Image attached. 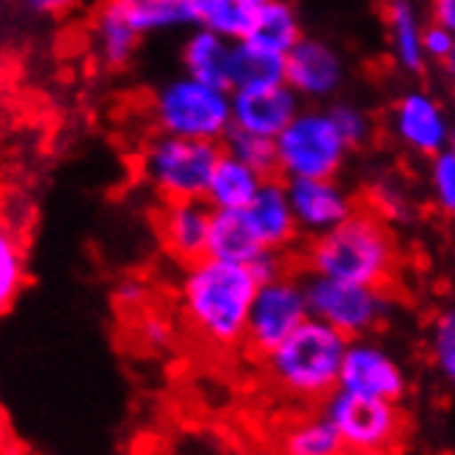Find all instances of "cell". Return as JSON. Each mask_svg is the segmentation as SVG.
<instances>
[{
  "mask_svg": "<svg viewBox=\"0 0 455 455\" xmlns=\"http://www.w3.org/2000/svg\"><path fill=\"white\" fill-rule=\"evenodd\" d=\"M251 265L202 257L182 265L177 282V309L182 329L207 351H243L251 304L259 290Z\"/></svg>",
  "mask_w": 455,
  "mask_h": 455,
  "instance_id": "6da1fadb",
  "label": "cell"
},
{
  "mask_svg": "<svg viewBox=\"0 0 455 455\" xmlns=\"http://www.w3.org/2000/svg\"><path fill=\"white\" fill-rule=\"evenodd\" d=\"M299 262L307 276H329L372 287H389L400 267L397 240L379 212L359 204L354 216L323 235H312L299 249Z\"/></svg>",
  "mask_w": 455,
  "mask_h": 455,
  "instance_id": "7a4b0ae2",
  "label": "cell"
},
{
  "mask_svg": "<svg viewBox=\"0 0 455 455\" xmlns=\"http://www.w3.org/2000/svg\"><path fill=\"white\" fill-rule=\"evenodd\" d=\"M347 339L317 317H309L276 351L262 359L267 384L296 403L320 406L339 387Z\"/></svg>",
  "mask_w": 455,
  "mask_h": 455,
  "instance_id": "3957f363",
  "label": "cell"
},
{
  "mask_svg": "<svg viewBox=\"0 0 455 455\" xmlns=\"http://www.w3.org/2000/svg\"><path fill=\"white\" fill-rule=\"evenodd\" d=\"M149 116L157 132L224 144L232 130V92L182 72L152 94Z\"/></svg>",
  "mask_w": 455,
  "mask_h": 455,
  "instance_id": "277c9868",
  "label": "cell"
},
{
  "mask_svg": "<svg viewBox=\"0 0 455 455\" xmlns=\"http://www.w3.org/2000/svg\"><path fill=\"white\" fill-rule=\"evenodd\" d=\"M224 144L155 132L141 149L139 174L160 202L204 199Z\"/></svg>",
  "mask_w": 455,
  "mask_h": 455,
  "instance_id": "5b68a950",
  "label": "cell"
},
{
  "mask_svg": "<svg viewBox=\"0 0 455 455\" xmlns=\"http://www.w3.org/2000/svg\"><path fill=\"white\" fill-rule=\"evenodd\" d=\"M279 177H337L345 166L351 144L334 124L329 108H301L279 136Z\"/></svg>",
  "mask_w": 455,
  "mask_h": 455,
  "instance_id": "8992f818",
  "label": "cell"
},
{
  "mask_svg": "<svg viewBox=\"0 0 455 455\" xmlns=\"http://www.w3.org/2000/svg\"><path fill=\"white\" fill-rule=\"evenodd\" d=\"M320 411L334 422L347 455H387L406 431V417L395 400L339 387L320 403Z\"/></svg>",
  "mask_w": 455,
  "mask_h": 455,
  "instance_id": "52a82bcc",
  "label": "cell"
},
{
  "mask_svg": "<svg viewBox=\"0 0 455 455\" xmlns=\"http://www.w3.org/2000/svg\"><path fill=\"white\" fill-rule=\"evenodd\" d=\"M307 296L312 317L323 320L347 339L376 334L381 326H387L395 309L389 287H372L329 276H307Z\"/></svg>",
  "mask_w": 455,
  "mask_h": 455,
  "instance_id": "ba28073f",
  "label": "cell"
},
{
  "mask_svg": "<svg viewBox=\"0 0 455 455\" xmlns=\"http://www.w3.org/2000/svg\"><path fill=\"white\" fill-rule=\"evenodd\" d=\"M309 317L312 312H309V296H307V276L287 267L279 276L259 284L257 299L251 304V315H249L243 351L251 359L262 362L301 323H307Z\"/></svg>",
  "mask_w": 455,
  "mask_h": 455,
  "instance_id": "9c48e42d",
  "label": "cell"
},
{
  "mask_svg": "<svg viewBox=\"0 0 455 455\" xmlns=\"http://www.w3.org/2000/svg\"><path fill=\"white\" fill-rule=\"evenodd\" d=\"M389 130L400 147L427 160L455 141L444 105L431 92L422 89H411L403 97H397V102L389 108Z\"/></svg>",
  "mask_w": 455,
  "mask_h": 455,
  "instance_id": "30bf717a",
  "label": "cell"
},
{
  "mask_svg": "<svg viewBox=\"0 0 455 455\" xmlns=\"http://www.w3.org/2000/svg\"><path fill=\"white\" fill-rule=\"evenodd\" d=\"M339 389L400 403L409 392V379L403 364L381 342L362 337V339H351V345H347L342 372H339Z\"/></svg>",
  "mask_w": 455,
  "mask_h": 455,
  "instance_id": "8fae6325",
  "label": "cell"
},
{
  "mask_svg": "<svg viewBox=\"0 0 455 455\" xmlns=\"http://www.w3.org/2000/svg\"><path fill=\"white\" fill-rule=\"evenodd\" d=\"M212 216H216V210L210 207L207 199L160 202L155 210V235L174 262L191 265L207 257Z\"/></svg>",
  "mask_w": 455,
  "mask_h": 455,
  "instance_id": "7c38bea8",
  "label": "cell"
},
{
  "mask_svg": "<svg viewBox=\"0 0 455 455\" xmlns=\"http://www.w3.org/2000/svg\"><path fill=\"white\" fill-rule=\"evenodd\" d=\"M301 97L284 80L232 89V127L276 139L299 116Z\"/></svg>",
  "mask_w": 455,
  "mask_h": 455,
  "instance_id": "4fadbf2b",
  "label": "cell"
},
{
  "mask_svg": "<svg viewBox=\"0 0 455 455\" xmlns=\"http://www.w3.org/2000/svg\"><path fill=\"white\" fill-rule=\"evenodd\" d=\"M287 194L296 210L301 232L323 235L342 224L347 216H354L362 202L337 182V177H299L287 180Z\"/></svg>",
  "mask_w": 455,
  "mask_h": 455,
  "instance_id": "5bb4252c",
  "label": "cell"
},
{
  "mask_svg": "<svg viewBox=\"0 0 455 455\" xmlns=\"http://www.w3.org/2000/svg\"><path fill=\"white\" fill-rule=\"evenodd\" d=\"M345 80V61L339 52L315 36H301L284 56V84L301 100H329Z\"/></svg>",
  "mask_w": 455,
  "mask_h": 455,
  "instance_id": "9a60e30c",
  "label": "cell"
},
{
  "mask_svg": "<svg viewBox=\"0 0 455 455\" xmlns=\"http://www.w3.org/2000/svg\"><path fill=\"white\" fill-rule=\"evenodd\" d=\"M246 212L267 251L284 254L299 243L301 227L296 219V210H292L284 177H267Z\"/></svg>",
  "mask_w": 455,
  "mask_h": 455,
  "instance_id": "2e32d148",
  "label": "cell"
},
{
  "mask_svg": "<svg viewBox=\"0 0 455 455\" xmlns=\"http://www.w3.org/2000/svg\"><path fill=\"white\" fill-rule=\"evenodd\" d=\"M425 28L419 0H387L384 4V31L392 59L400 69L411 75L425 72L431 64L425 56Z\"/></svg>",
  "mask_w": 455,
  "mask_h": 455,
  "instance_id": "e0dca14e",
  "label": "cell"
},
{
  "mask_svg": "<svg viewBox=\"0 0 455 455\" xmlns=\"http://www.w3.org/2000/svg\"><path fill=\"white\" fill-rule=\"evenodd\" d=\"M139 39L141 34L119 9L116 0H102L92 17V28H89L94 59L108 69H122L136 56Z\"/></svg>",
  "mask_w": 455,
  "mask_h": 455,
  "instance_id": "ac0fdd59",
  "label": "cell"
},
{
  "mask_svg": "<svg viewBox=\"0 0 455 455\" xmlns=\"http://www.w3.org/2000/svg\"><path fill=\"white\" fill-rule=\"evenodd\" d=\"M232 39L216 31L196 28L182 44V72L196 80H204L210 86H221L232 92Z\"/></svg>",
  "mask_w": 455,
  "mask_h": 455,
  "instance_id": "d6986e66",
  "label": "cell"
},
{
  "mask_svg": "<svg viewBox=\"0 0 455 455\" xmlns=\"http://www.w3.org/2000/svg\"><path fill=\"white\" fill-rule=\"evenodd\" d=\"M262 251L267 249L262 246V240L246 210H216L212 227H210L207 257L251 265Z\"/></svg>",
  "mask_w": 455,
  "mask_h": 455,
  "instance_id": "ffe728a7",
  "label": "cell"
},
{
  "mask_svg": "<svg viewBox=\"0 0 455 455\" xmlns=\"http://www.w3.org/2000/svg\"><path fill=\"white\" fill-rule=\"evenodd\" d=\"M265 177L249 169L243 160L232 157L229 152L221 155L216 172L210 177L207 202L212 210H249V204L257 199Z\"/></svg>",
  "mask_w": 455,
  "mask_h": 455,
  "instance_id": "44dd1931",
  "label": "cell"
},
{
  "mask_svg": "<svg viewBox=\"0 0 455 455\" xmlns=\"http://www.w3.org/2000/svg\"><path fill=\"white\" fill-rule=\"evenodd\" d=\"M301 17L290 0H265V6L257 12L249 34L243 36L246 42L271 50L276 56H287V52L301 42Z\"/></svg>",
  "mask_w": 455,
  "mask_h": 455,
  "instance_id": "7402d4cb",
  "label": "cell"
},
{
  "mask_svg": "<svg viewBox=\"0 0 455 455\" xmlns=\"http://www.w3.org/2000/svg\"><path fill=\"white\" fill-rule=\"evenodd\" d=\"M276 452L279 455H347L334 422L323 411L299 417L290 425H284L279 434Z\"/></svg>",
  "mask_w": 455,
  "mask_h": 455,
  "instance_id": "603a6c76",
  "label": "cell"
},
{
  "mask_svg": "<svg viewBox=\"0 0 455 455\" xmlns=\"http://www.w3.org/2000/svg\"><path fill=\"white\" fill-rule=\"evenodd\" d=\"M116 4L141 36L188 28V25L196 28L194 0H116Z\"/></svg>",
  "mask_w": 455,
  "mask_h": 455,
  "instance_id": "cb8c5ba5",
  "label": "cell"
},
{
  "mask_svg": "<svg viewBox=\"0 0 455 455\" xmlns=\"http://www.w3.org/2000/svg\"><path fill=\"white\" fill-rule=\"evenodd\" d=\"M265 0H194L196 28L216 31L232 42L243 39Z\"/></svg>",
  "mask_w": 455,
  "mask_h": 455,
  "instance_id": "d4e9b609",
  "label": "cell"
},
{
  "mask_svg": "<svg viewBox=\"0 0 455 455\" xmlns=\"http://www.w3.org/2000/svg\"><path fill=\"white\" fill-rule=\"evenodd\" d=\"M274 80H284V56L262 50L246 39H237L232 56V89L274 84Z\"/></svg>",
  "mask_w": 455,
  "mask_h": 455,
  "instance_id": "484cf974",
  "label": "cell"
},
{
  "mask_svg": "<svg viewBox=\"0 0 455 455\" xmlns=\"http://www.w3.org/2000/svg\"><path fill=\"white\" fill-rule=\"evenodd\" d=\"M224 152H229L237 160H243L249 169H254L265 180L267 177H279V149H276V139L257 136V132H246V130L232 127L229 136L224 139Z\"/></svg>",
  "mask_w": 455,
  "mask_h": 455,
  "instance_id": "4316f807",
  "label": "cell"
},
{
  "mask_svg": "<svg viewBox=\"0 0 455 455\" xmlns=\"http://www.w3.org/2000/svg\"><path fill=\"white\" fill-rule=\"evenodd\" d=\"M28 276V265H25V249L22 237L17 232L0 235V307L9 309L25 287Z\"/></svg>",
  "mask_w": 455,
  "mask_h": 455,
  "instance_id": "83f0119b",
  "label": "cell"
},
{
  "mask_svg": "<svg viewBox=\"0 0 455 455\" xmlns=\"http://www.w3.org/2000/svg\"><path fill=\"white\" fill-rule=\"evenodd\" d=\"M431 359L439 379L455 389V307L439 312L431 329Z\"/></svg>",
  "mask_w": 455,
  "mask_h": 455,
  "instance_id": "f1b7e54d",
  "label": "cell"
},
{
  "mask_svg": "<svg viewBox=\"0 0 455 455\" xmlns=\"http://www.w3.org/2000/svg\"><path fill=\"white\" fill-rule=\"evenodd\" d=\"M427 185H431V196L439 212H444L447 219H455V141L431 157Z\"/></svg>",
  "mask_w": 455,
  "mask_h": 455,
  "instance_id": "f546056e",
  "label": "cell"
},
{
  "mask_svg": "<svg viewBox=\"0 0 455 455\" xmlns=\"http://www.w3.org/2000/svg\"><path fill=\"white\" fill-rule=\"evenodd\" d=\"M364 204L379 212L384 221H406L409 216V196L400 188L395 180H379L370 185V196L364 199Z\"/></svg>",
  "mask_w": 455,
  "mask_h": 455,
  "instance_id": "4dcf8cb0",
  "label": "cell"
},
{
  "mask_svg": "<svg viewBox=\"0 0 455 455\" xmlns=\"http://www.w3.org/2000/svg\"><path fill=\"white\" fill-rule=\"evenodd\" d=\"M329 114L334 119V124L339 127V132L345 136V141L351 144V149H359L372 132L370 116L359 108L354 102H331L329 105Z\"/></svg>",
  "mask_w": 455,
  "mask_h": 455,
  "instance_id": "1f68e13d",
  "label": "cell"
},
{
  "mask_svg": "<svg viewBox=\"0 0 455 455\" xmlns=\"http://www.w3.org/2000/svg\"><path fill=\"white\" fill-rule=\"evenodd\" d=\"M139 339L147 351H164V347L172 345L174 337V326L172 320H166L164 315H152V312H139Z\"/></svg>",
  "mask_w": 455,
  "mask_h": 455,
  "instance_id": "d6a6232c",
  "label": "cell"
},
{
  "mask_svg": "<svg viewBox=\"0 0 455 455\" xmlns=\"http://www.w3.org/2000/svg\"><path fill=\"white\" fill-rule=\"evenodd\" d=\"M452 47H455V31H450L447 25H442L436 20L427 22V28H425V56H427V61L442 67L452 52Z\"/></svg>",
  "mask_w": 455,
  "mask_h": 455,
  "instance_id": "836d02e7",
  "label": "cell"
},
{
  "mask_svg": "<svg viewBox=\"0 0 455 455\" xmlns=\"http://www.w3.org/2000/svg\"><path fill=\"white\" fill-rule=\"evenodd\" d=\"M28 9H34L36 14H44V17H61L67 12H72L80 0H25Z\"/></svg>",
  "mask_w": 455,
  "mask_h": 455,
  "instance_id": "e575fe53",
  "label": "cell"
},
{
  "mask_svg": "<svg viewBox=\"0 0 455 455\" xmlns=\"http://www.w3.org/2000/svg\"><path fill=\"white\" fill-rule=\"evenodd\" d=\"M427 14H431V20L447 25L450 31H455V0H427Z\"/></svg>",
  "mask_w": 455,
  "mask_h": 455,
  "instance_id": "d590c367",
  "label": "cell"
},
{
  "mask_svg": "<svg viewBox=\"0 0 455 455\" xmlns=\"http://www.w3.org/2000/svg\"><path fill=\"white\" fill-rule=\"evenodd\" d=\"M442 72H444L447 84H450V86H452V92H455V47H452V52L447 56V61L442 64Z\"/></svg>",
  "mask_w": 455,
  "mask_h": 455,
  "instance_id": "8d00e7d4",
  "label": "cell"
}]
</instances>
